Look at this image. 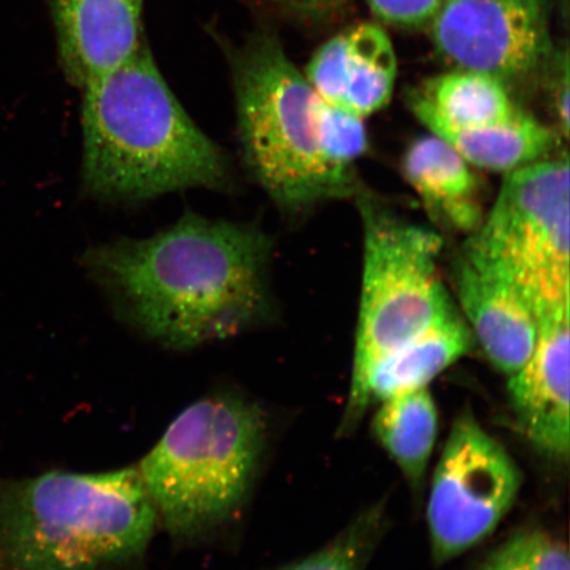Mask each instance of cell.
Segmentation results:
<instances>
[{
    "mask_svg": "<svg viewBox=\"0 0 570 570\" xmlns=\"http://www.w3.org/2000/svg\"><path fill=\"white\" fill-rule=\"evenodd\" d=\"M403 174L434 220L469 235L480 229L484 214L479 180L446 141L433 134L413 141L404 155Z\"/></svg>",
    "mask_w": 570,
    "mask_h": 570,
    "instance_id": "9a60e30c",
    "label": "cell"
},
{
    "mask_svg": "<svg viewBox=\"0 0 570 570\" xmlns=\"http://www.w3.org/2000/svg\"><path fill=\"white\" fill-rule=\"evenodd\" d=\"M474 342L472 331L454 304L425 331L374 363L358 396L347 405L345 425L361 419L370 404L428 389L434 377L472 351Z\"/></svg>",
    "mask_w": 570,
    "mask_h": 570,
    "instance_id": "5bb4252c",
    "label": "cell"
},
{
    "mask_svg": "<svg viewBox=\"0 0 570 570\" xmlns=\"http://www.w3.org/2000/svg\"><path fill=\"white\" fill-rule=\"evenodd\" d=\"M481 570H570L567 547L551 534H517L490 556Z\"/></svg>",
    "mask_w": 570,
    "mask_h": 570,
    "instance_id": "ffe728a7",
    "label": "cell"
},
{
    "mask_svg": "<svg viewBox=\"0 0 570 570\" xmlns=\"http://www.w3.org/2000/svg\"><path fill=\"white\" fill-rule=\"evenodd\" d=\"M304 76L325 102L365 118L390 102L397 76L395 49L383 28L358 24L321 46Z\"/></svg>",
    "mask_w": 570,
    "mask_h": 570,
    "instance_id": "7c38bea8",
    "label": "cell"
},
{
    "mask_svg": "<svg viewBox=\"0 0 570 570\" xmlns=\"http://www.w3.org/2000/svg\"><path fill=\"white\" fill-rule=\"evenodd\" d=\"M238 131L249 173L288 212L353 194L321 151L317 95L267 33L252 36L230 53Z\"/></svg>",
    "mask_w": 570,
    "mask_h": 570,
    "instance_id": "5b68a950",
    "label": "cell"
},
{
    "mask_svg": "<svg viewBox=\"0 0 570 570\" xmlns=\"http://www.w3.org/2000/svg\"><path fill=\"white\" fill-rule=\"evenodd\" d=\"M158 512L138 469L0 482V570H118L151 543Z\"/></svg>",
    "mask_w": 570,
    "mask_h": 570,
    "instance_id": "3957f363",
    "label": "cell"
},
{
    "mask_svg": "<svg viewBox=\"0 0 570 570\" xmlns=\"http://www.w3.org/2000/svg\"><path fill=\"white\" fill-rule=\"evenodd\" d=\"M411 106L419 120L434 119L458 127L501 124L522 111L503 81L466 69L433 78L412 97Z\"/></svg>",
    "mask_w": 570,
    "mask_h": 570,
    "instance_id": "e0dca14e",
    "label": "cell"
},
{
    "mask_svg": "<svg viewBox=\"0 0 570 570\" xmlns=\"http://www.w3.org/2000/svg\"><path fill=\"white\" fill-rule=\"evenodd\" d=\"M267 235L187 214L146 239L91 249L87 266L128 324L173 348L234 336L271 315Z\"/></svg>",
    "mask_w": 570,
    "mask_h": 570,
    "instance_id": "6da1fadb",
    "label": "cell"
},
{
    "mask_svg": "<svg viewBox=\"0 0 570 570\" xmlns=\"http://www.w3.org/2000/svg\"><path fill=\"white\" fill-rule=\"evenodd\" d=\"M372 522L358 523L316 553L282 570H362L366 560Z\"/></svg>",
    "mask_w": 570,
    "mask_h": 570,
    "instance_id": "44dd1931",
    "label": "cell"
},
{
    "mask_svg": "<svg viewBox=\"0 0 570 570\" xmlns=\"http://www.w3.org/2000/svg\"><path fill=\"white\" fill-rule=\"evenodd\" d=\"M63 75L78 89L138 51L145 0H48Z\"/></svg>",
    "mask_w": 570,
    "mask_h": 570,
    "instance_id": "8fae6325",
    "label": "cell"
},
{
    "mask_svg": "<svg viewBox=\"0 0 570 570\" xmlns=\"http://www.w3.org/2000/svg\"><path fill=\"white\" fill-rule=\"evenodd\" d=\"M83 181L109 202L230 187L229 161L170 90L146 41L82 89Z\"/></svg>",
    "mask_w": 570,
    "mask_h": 570,
    "instance_id": "7a4b0ae2",
    "label": "cell"
},
{
    "mask_svg": "<svg viewBox=\"0 0 570 570\" xmlns=\"http://www.w3.org/2000/svg\"><path fill=\"white\" fill-rule=\"evenodd\" d=\"M266 440L258 405L235 394L202 399L178 415L138 472L170 537L223 529L253 489Z\"/></svg>",
    "mask_w": 570,
    "mask_h": 570,
    "instance_id": "277c9868",
    "label": "cell"
},
{
    "mask_svg": "<svg viewBox=\"0 0 570 570\" xmlns=\"http://www.w3.org/2000/svg\"><path fill=\"white\" fill-rule=\"evenodd\" d=\"M420 122L470 166L504 175L547 159L556 142L551 128L524 111L505 122L480 127L451 126L434 119Z\"/></svg>",
    "mask_w": 570,
    "mask_h": 570,
    "instance_id": "2e32d148",
    "label": "cell"
},
{
    "mask_svg": "<svg viewBox=\"0 0 570 570\" xmlns=\"http://www.w3.org/2000/svg\"><path fill=\"white\" fill-rule=\"evenodd\" d=\"M439 52L459 69L512 80L550 52L548 0H444L432 18Z\"/></svg>",
    "mask_w": 570,
    "mask_h": 570,
    "instance_id": "9c48e42d",
    "label": "cell"
},
{
    "mask_svg": "<svg viewBox=\"0 0 570 570\" xmlns=\"http://www.w3.org/2000/svg\"><path fill=\"white\" fill-rule=\"evenodd\" d=\"M284 10L304 17H325L338 11L346 0H271Z\"/></svg>",
    "mask_w": 570,
    "mask_h": 570,
    "instance_id": "603a6c76",
    "label": "cell"
},
{
    "mask_svg": "<svg viewBox=\"0 0 570 570\" xmlns=\"http://www.w3.org/2000/svg\"><path fill=\"white\" fill-rule=\"evenodd\" d=\"M454 288L463 318L498 372L509 377L523 367L538 337V317L514 285L461 253Z\"/></svg>",
    "mask_w": 570,
    "mask_h": 570,
    "instance_id": "4fadbf2b",
    "label": "cell"
},
{
    "mask_svg": "<svg viewBox=\"0 0 570 570\" xmlns=\"http://www.w3.org/2000/svg\"><path fill=\"white\" fill-rule=\"evenodd\" d=\"M463 253L522 292L538 320L570 308L567 156L505 174L493 208Z\"/></svg>",
    "mask_w": 570,
    "mask_h": 570,
    "instance_id": "8992f818",
    "label": "cell"
},
{
    "mask_svg": "<svg viewBox=\"0 0 570 570\" xmlns=\"http://www.w3.org/2000/svg\"><path fill=\"white\" fill-rule=\"evenodd\" d=\"M372 431L412 487L422 484L439 431V412L428 389L381 402Z\"/></svg>",
    "mask_w": 570,
    "mask_h": 570,
    "instance_id": "ac0fdd59",
    "label": "cell"
},
{
    "mask_svg": "<svg viewBox=\"0 0 570 570\" xmlns=\"http://www.w3.org/2000/svg\"><path fill=\"white\" fill-rule=\"evenodd\" d=\"M377 19L399 27H417L432 20L444 0H366Z\"/></svg>",
    "mask_w": 570,
    "mask_h": 570,
    "instance_id": "7402d4cb",
    "label": "cell"
},
{
    "mask_svg": "<svg viewBox=\"0 0 570 570\" xmlns=\"http://www.w3.org/2000/svg\"><path fill=\"white\" fill-rule=\"evenodd\" d=\"M570 308L538 320L529 360L509 377V396L520 430L530 443L556 460H568Z\"/></svg>",
    "mask_w": 570,
    "mask_h": 570,
    "instance_id": "30bf717a",
    "label": "cell"
},
{
    "mask_svg": "<svg viewBox=\"0 0 570 570\" xmlns=\"http://www.w3.org/2000/svg\"><path fill=\"white\" fill-rule=\"evenodd\" d=\"M363 268L348 404L382 356L454 305L439 275L443 240L374 203L362 204Z\"/></svg>",
    "mask_w": 570,
    "mask_h": 570,
    "instance_id": "52a82bcc",
    "label": "cell"
},
{
    "mask_svg": "<svg viewBox=\"0 0 570 570\" xmlns=\"http://www.w3.org/2000/svg\"><path fill=\"white\" fill-rule=\"evenodd\" d=\"M522 474L472 413L455 420L434 470L426 520L433 559L458 558L490 537L514 505Z\"/></svg>",
    "mask_w": 570,
    "mask_h": 570,
    "instance_id": "ba28073f",
    "label": "cell"
},
{
    "mask_svg": "<svg viewBox=\"0 0 570 570\" xmlns=\"http://www.w3.org/2000/svg\"><path fill=\"white\" fill-rule=\"evenodd\" d=\"M316 118L321 151L325 160L338 175L355 181L354 164L367 148L363 118L327 104L320 97Z\"/></svg>",
    "mask_w": 570,
    "mask_h": 570,
    "instance_id": "d6986e66",
    "label": "cell"
}]
</instances>
